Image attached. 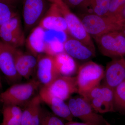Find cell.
Wrapping results in <instances>:
<instances>
[{"instance_id":"4316f807","label":"cell","mask_w":125,"mask_h":125,"mask_svg":"<svg viewBox=\"0 0 125 125\" xmlns=\"http://www.w3.org/2000/svg\"><path fill=\"white\" fill-rule=\"evenodd\" d=\"M15 8L0 2V27L18 14L15 10Z\"/></svg>"},{"instance_id":"ac0fdd59","label":"cell","mask_w":125,"mask_h":125,"mask_svg":"<svg viewBox=\"0 0 125 125\" xmlns=\"http://www.w3.org/2000/svg\"><path fill=\"white\" fill-rule=\"evenodd\" d=\"M67 33L56 30H45V54L54 56L64 52V43L68 38Z\"/></svg>"},{"instance_id":"1f68e13d","label":"cell","mask_w":125,"mask_h":125,"mask_svg":"<svg viewBox=\"0 0 125 125\" xmlns=\"http://www.w3.org/2000/svg\"><path fill=\"white\" fill-rule=\"evenodd\" d=\"M120 31L125 37V27H123V28Z\"/></svg>"},{"instance_id":"d6986e66","label":"cell","mask_w":125,"mask_h":125,"mask_svg":"<svg viewBox=\"0 0 125 125\" xmlns=\"http://www.w3.org/2000/svg\"><path fill=\"white\" fill-rule=\"evenodd\" d=\"M39 94L34 96L24 105L21 125H39L42 108Z\"/></svg>"},{"instance_id":"4fadbf2b","label":"cell","mask_w":125,"mask_h":125,"mask_svg":"<svg viewBox=\"0 0 125 125\" xmlns=\"http://www.w3.org/2000/svg\"><path fill=\"white\" fill-rule=\"evenodd\" d=\"M38 26L46 30L62 31L68 33L64 18L58 6L53 3H51L49 9Z\"/></svg>"},{"instance_id":"4dcf8cb0","label":"cell","mask_w":125,"mask_h":125,"mask_svg":"<svg viewBox=\"0 0 125 125\" xmlns=\"http://www.w3.org/2000/svg\"><path fill=\"white\" fill-rule=\"evenodd\" d=\"M5 46V44L1 41H0V51Z\"/></svg>"},{"instance_id":"83f0119b","label":"cell","mask_w":125,"mask_h":125,"mask_svg":"<svg viewBox=\"0 0 125 125\" xmlns=\"http://www.w3.org/2000/svg\"><path fill=\"white\" fill-rule=\"evenodd\" d=\"M87 0H62L70 8L81 7Z\"/></svg>"},{"instance_id":"9c48e42d","label":"cell","mask_w":125,"mask_h":125,"mask_svg":"<svg viewBox=\"0 0 125 125\" xmlns=\"http://www.w3.org/2000/svg\"><path fill=\"white\" fill-rule=\"evenodd\" d=\"M0 38L5 45L14 48H18L24 44V33L19 15L0 27Z\"/></svg>"},{"instance_id":"7402d4cb","label":"cell","mask_w":125,"mask_h":125,"mask_svg":"<svg viewBox=\"0 0 125 125\" xmlns=\"http://www.w3.org/2000/svg\"><path fill=\"white\" fill-rule=\"evenodd\" d=\"M22 110L19 106L3 105L1 125H21Z\"/></svg>"},{"instance_id":"8992f818","label":"cell","mask_w":125,"mask_h":125,"mask_svg":"<svg viewBox=\"0 0 125 125\" xmlns=\"http://www.w3.org/2000/svg\"><path fill=\"white\" fill-rule=\"evenodd\" d=\"M94 39L104 55L113 59L125 56V37L120 31L110 32Z\"/></svg>"},{"instance_id":"ba28073f","label":"cell","mask_w":125,"mask_h":125,"mask_svg":"<svg viewBox=\"0 0 125 125\" xmlns=\"http://www.w3.org/2000/svg\"><path fill=\"white\" fill-rule=\"evenodd\" d=\"M50 5L47 0H24L23 17L26 32L38 25Z\"/></svg>"},{"instance_id":"f546056e","label":"cell","mask_w":125,"mask_h":125,"mask_svg":"<svg viewBox=\"0 0 125 125\" xmlns=\"http://www.w3.org/2000/svg\"><path fill=\"white\" fill-rule=\"evenodd\" d=\"M65 125H90L84 122H79L73 121H68L65 123Z\"/></svg>"},{"instance_id":"603a6c76","label":"cell","mask_w":125,"mask_h":125,"mask_svg":"<svg viewBox=\"0 0 125 125\" xmlns=\"http://www.w3.org/2000/svg\"><path fill=\"white\" fill-rule=\"evenodd\" d=\"M111 0H87L80 7L88 12L100 16L107 15Z\"/></svg>"},{"instance_id":"d6a6232c","label":"cell","mask_w":125,"mask_h":125,"mask_svg":"<svg viewBox=\"0 0 125 125\" xmlns=\"http://www.w3.org/2000/svg\"><path fill=\"white\" fill-rule=\"evenodd\" d=\"M2 82H1V79L0 76V90L2 89Z\"/></svg>"},{"instance_id":"5b68a950","label":"cell","mask_w":125,"mask_h":125,"mask_svg":"<svg viewBox=\"0 0 125 125\" xmlns=\"http://www.w3.org/2000/svg\"><path fill=\"white\" fill-rule=\"evenodd\" d=\"M105 70L101 65L87 62L79 67L76 76L79 94L100 84L104 77Z\"/></svg>"},{"instance_id":"e0dca14e","label":"cell","mask_w":125,"mask_h":125,"mask_svg":"<svg viewBox=\"0 0 125 125\" xmlns=\"http://www.w3.org/2000/svg\"><path fill=\"white\" fill-rule=\"evenodd\" d=\"M65 52L74 59L87 61L95 56V49L73 38H68L64 43Z\"/></svg>"},{"instance_id":"836d02e7","label":"cell","mask_w":125,"mask_h":125,"mask_svg":"<svg viewBox=\"0 0 125 125\" xmlns=\"http://www.w3.org/2000/svg\"><path fill=\"white\" fill-rule=\"evenodd\" d=\"M105 125H113L109 123L106 120H105Z\"/></svg>"},{"instance_id":"f1b7e54d","label":"cell","mask_w":125,"mask_h":125,"mask_svg":"<svg viewBox=\"0 0 125 125\" xmlns=\"http://www.w3.org/2000/svg\"><path fill=\"white\" fill-rule=\"evenodd\" d=\"M19 1L20 0H0V2L15 7Z\"/></svg>"},{"instance_id":"2e32d148","label":"cell","mask_w":125,"mask_h":125,"mask_svg":"<svg viewBox=\"0 0 125 125\" xmlns=\"http://www.w3.org/2000/svg\"><path fill=\"white\" fill-rule=\"evenodd\" d=\"M13 55L18 74L22 78L29 79L36 70L37 58L32 54L25 53L18 48H14Z\"/></svg>"},{"instance_id":"d4e9b609","label":"cell","mask_w":125,"mask_h":125,"mask_svg":"<svg viewBox=\"0 0 125 125\" xmlns=\"http://www.w3.org/2000/svg\"><path fill=\"white\" fill-rule=\"evenodd\" d=\"M39 125H65V124L58 117L42 108Z\"/></svg>"},{"instance_id":"8fae6325","label":"cell","mask_w":125,"mask_h":125,"mask_svg":"<svg viewBox=\"0 0 125 125\" xmlns=\"http://www.w3.org/2000/svg\"><path fill=\"white\" fill-rule=\"evenodd\" d=\"M53 96L67 100L74 93H78L76 76H61L47 86H43Z\"/></svg>"},{"instance_id":"7a4b0ae2","label":"cell","mask_w":125,"mask_h":125,"mask_svg":"<svg viewBox=\"0 0 125 125\" xmlns=\"http://www.w3.org/2000/svg\"><path fill=\"white\" fill-rule=\"evenodd\" d=\"M80 19L87 33L94 39L110 32L121 31L123 27L121 21L107 16L85 14Z\"/></svg>"},{"instance_id":"5bb4252c","label":"cell","mask_w":125,"mask_h":125,"mask_svg":"<svg viewBox=\"0 0 125 125\" xmlns=\"http://www.w3.org/2000/svg\"><path fill=\"white\" fill-rule=\"evenodd\" d=\"M14 48L5 45L0 51V70L7 81L13 84L19 82L22 78L16 68L13 55Z\"/></svg>"},{"instance_id":"484cf974","label":"cell","mask_w":125,"mask_h":125,"mask_svg":"<svg viewBox=\"0 0 125 125\" xmlns=\"http://www.w3.org/2000/svg\"><path fill=\"white\" fill-rule=\"evenodd\" d=\"M125 7V0H111L106 15L118 19L122 21L121 15Z\"/></svg>"},{"instance_id":"52a82bcc","label":"cell","mask_w":125,"mask_h":125,"mask_svg":"<svg viewBox=\"0 0 125 125\" xmlns=\"http://www.w3.org/2000/svg\"><path fill=\"white\" fill-rule=\"evenodd\" d=\"M68 105L73 117L90 125H105V119L95 111L84 98L76 97L70 99Z\"/></svg>"},{"instance_id":"7c38bea8","label":"cell","mask_w":125,"mask_h":125,"mask_svg":"<svg viewBox=\"0 0 125 125\" xmlns=\"http://www.w3.org/2000/svg\"><path fill=\"white\" fill-rule=\"evenodd\" d=\"M104 84L114 90L125 80V59H113L105 71Z\"/></svg>"},{"instance_id":"3957f363","label":"cell","mask_w":125,"mask_h":125,"mask_svg":"<svg viewBox=\"0 0 125 125\" xmlns=\"http://www.w3.org/2000/svg\"><path fill=\"white\" fill-rule=\"evenodd\" d=\"M80 95L99 114L115 112L114 90L106 85L99 84Z\"/></svg>"},{"instance_id":"44dd1931","label":"cell","mask_w":125,"mask_h":125,"mask_svg":"<svg viewBox=\"0 0 125 125\" xmlns=\"http://www.w3.org/2000/svg\"><path fill=\"white\" fill-rule=\"evenodd\" d=\"M54 62L62 76H73L78 72V66L75 59L65 52L53 56Z\"/></svg>"},{"instance_id":"6da1fadb","label":"cell","mask_w":125,"mask_h":125,"mask_svg":"<svg viewBox=\"0 0 125 125\" xmlns=\"http://www.w3.org/2000/svg\"><path fill=\"white\" fill-rule=\"evenodd\" d=\"M40 85L34 80L24 83L14 84L0 93V102L3 105L24 106L33 97Z\"/></svg>"},{"instance_id":"e575fe53","label":"cell","mask_w":125,"mask_h":125,"mask_svg":"<svg viewBox=\"0 0 125 125\" xmlns=\"http://www.w3.org/2000/svg\"><path fill=\"white\" fill-rule=\"evenodd\" d=\"M123 15H124V16H125V8H124V9H123Z\"/></svg>"},{"instance_id":"d590c367","label":"cell","mask_w":125,"mask_h":125,"mask_svg":"<svg viewBox=\"0 0 125 125\" xmlns=\"http://www.w3.org/2000/svg\"><path fill=\"white\" fill-rule=\"evenodd\" d=\"M123 27H125V22L123 23Z\"/></svg>"},{"instance_id":"30bf717a","label":"cell","mask_w":125,"mask_h":125,"mask_svg":"<svg viewBox=\"0 0 125 125\" xmlns=\"http://www.w3.org/2000/svg\"><path fill=\"white\" fill-rule=\"evenodd\" d=\"M37 76L38 81L45 87L61 76L56 67L53 56L47 54L37 56Z\"/></svg>"},{"instance_id":"9a60e30c","label":"cell","mask_w":125,"mask_h":125,"mask_svg":"<svg viewBox=\"0 0 125 125\" xmlns=\"http://www.w3.org/2000/svg\"><path fill=\"white\" fill-rule=\"evenodd\" d=\"M39 94L42 101L49 106L55 115L68 121H73V116L64 100L53 96L44 87L41 88Z\"/></svg>"},{"instance_id":"cb8c5ba5","label":"cell","mask_w":125,"mask_h":125,"mask_svg":"<svg viewBox=\"0 0 125 125\" xmlns=\"http://www.w3.org/2000/svg\"><path fill=\"white\" fill-rule=\"evenodd\" d=\"M114 109L125 115V80L114 89Z\"/></svg>"},{"instance_id":"277c9868","label":"cell","mask_w":125,"mask_h":125,"mask_svg":"<svg viewBox=\"0 0 125 125\" xmlns=\"http://www.w3.org/2000/svg\"><path fill=\"white\" fill-rule=\"evenodd\" d=\"M55 4L64 18L68 29V33L72 37L80 40L87 46L95 49L91 36L87 33L80 19L72 13L70 8L62 0H47Z\"/></svg>"},{"instance_id":"ffe728a7","label":"cell","mask_w":125,"mask_h":125,"mask_svg":"<svg viewBox=\"0 0 125 125\" xmlns=\"http://www.w3.org/2000/svg\"><path fill=\"white\" fill-rule=\"evenodd\" d=\"M45 30L39 26H37L31 30L25 40L27 48L31 54L36 57L45 54Z\"/></svg>"}]
</instances>
